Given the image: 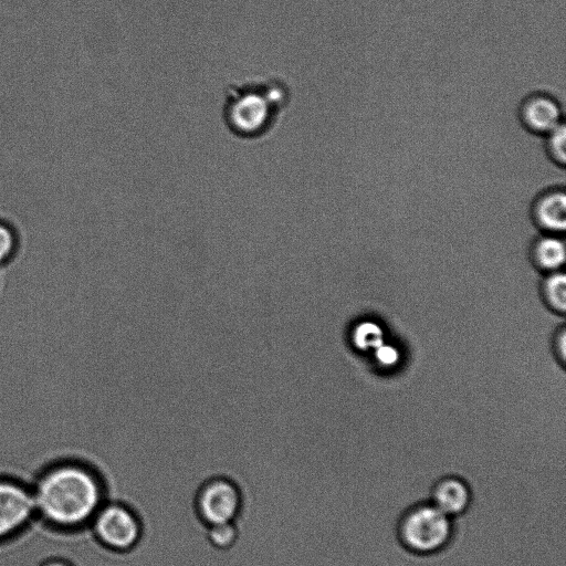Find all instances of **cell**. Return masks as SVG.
<instances>
[{"label":"cell","instance_id":"obj_5","mask_svg":"<svg viewBox=\"0 0 566 566\" xmlns=\"http://www.w3.org/2000/svg\"><path fill=\"white\" fill-rule=\"evenodd\" d=\"M243 508V496L232 480L215 478L205 482L196 496L197 515L207 527L235 522Z\"/></svg>","mask_w":566,"mask_h":566},{"label":"cell","instance_id":"obj_15","mask_svg":"<svg viewBox=\"0 0 566 566\" xmlns=\"http://www.w3.org/2000/svg\"><path fill=\"white\" fill-rule=\"evenodd\" d=\"M19 247V235L15 224L0 218V266L7 264L16 255Z\"/></svg>","mask_w":566,"mask_h":566},{"label":"cell","instance_id":"obj_14","mask_svg":"<svg viewBox=\"0 0 566 566\" xmlns=\"http://www.w3.org/2000/svg\"><path fill=\"white\" fill-rule=\"evenodd\" d=\"M207 528V539L217 550L232 549L238 541L239 533L235 522L216 524V526Z\"/></svg>","mask_w":566,"mask_h":566},{"label":"cell","instance_id":"obj_9","mask_svg":"<svg viewBox=\"0 0 566 566\" xmlns=\"http://www.w3.org/2000/svg\"><path fill=\"white\" fill-rule=\"evenodd\" d=\"M429 502L446 516L455 519L469 510L473 502V491L465 479L445 476L435 482Z\"/></svg>","mask_w":566,"mask_h":566},{"label":"cell","instance_id":"obj_2","mask_svg":"<svg viewBox=\"0 0 566 566\" xmlns=\"http://www.w3.org/2000/svg\"><path fill=\"white\" fill-rule=\"evenodd\" d=\"M291 102L290 83L279 76L230 83L222 120L227 131L240 141L264 140L276 130Z\"/></svg>","mask_w":566,"mask_h":566},{"label":"cell","instance_id":"obj_1","mask_svg":"<svg viewBox=\"0 0 566 566\" xmlns=\"http://www.w3.org/2000/svg\"><path fill=\"white\" fill-rule=\"evenodd\" d=\"M37 516L59 529L90 526L108 501L106 482L93 467L61 461L43 471L33 487Z\"/></svg>","mask_w":566,"mask_h":566},{"label":"cell","instance_id":"obj_16","mask_svg":"<svg viewBox=\"0 0 566 566\" xmlns=\"http://www.w3.org/2000/svg\"><path fill=\"white\" fill-rule=\"evenodd\" d=\"M552 350L555 359L565 368L566 364V330L561 326L553 335Z\"/></svg>","mask_w":566,"mask_h":566},{"label":"cell","instance_id":"obj_3","mask_svg":"<svg viewBox=\"0 0 566 566\" xmlns=\"http://www.w3.org/2000/svg\"><path fill=\"white\" fill-rule=\"evenodd\" d=\"M454 519L432 502L417 503L398 521L397 537L403 547L417 555H433L452 542Z\"/></svg>","mask_w":566,"mask_h":566},{"label":"cell","instance_id":"obj_7","mask_svg":"<svg viewBox=\"0 0 566 566\" xmlns=\"http://www.w3.org/2000/svg\"><path fill=\"white\" fill-rule=\"evenodd\" d=\"M518 119L524 130L543 138L564 123L559 101L545 92H534L524 98L518 109Z\"/></svg>","mask_w":566,"mask_h":566},{"label":"cell","instance_id":"obj_12","mask_svg":"<svg viewBox=\"0 0 566 566\" xmlns=\"http://www.w3.org/2000/svg\"><path fill=\"white\" fill-rule=\"evenodd\" d=\"M351 342L359 351L376 350L384 343V334L376 323L366 321L354 328L351 333Z\"/></svg>","mask_w":566,"mask_h":566},{"label":"cell","instance_id":"obj_13","mask_svg":"<svg viewBox=\"0 0 566 566\" xmlns=\"http://www.w3.org/2000/svg\"><path fill=\"white\" fill-rule=\"evenodd\" d=\"M544 149L549 160L559 167H564L566 163V129L565 124L554 129L544 136Z\"/></svg>","mask_w":566,"mask_h":566},{"label":"cell","instance_id":"obj_18","mask_svg":"<svg viewBox=\"0 0 566 566\" xmlns=\"http://www.w3.org/2000/svg\"><path fill=\"white\" fill-rule=\"evenodd\" d=\"M41 566H73L71 563L64 561V560H51L48 562H45L43 565Z\"/></svg>","mask_w":566,"mask_h":566},{"label":"cell","instance_id":"obj_6","mask_svg":"<svg viewBox=\"0 0 566 566\" xmlns=\"http://www.w3.org/2000/svg\"><path fill=\"white\" fill-rule=\"evenodd\" d=\"M36 516L33 490L22 482L0 478V541L14 537Z\"/></svg>","mask_w":566,"mask_h":566},{"label":"cell","instance_id":"obj_4","mask_svg":"<svg viewBox=\"0 0 566 566\" xmlns=\"http://www.w3.org/2000/svg\"><path fill=\"white\" fill-rule=\"evenodd\" d=\"M94 538L113 554L131 552L142 538L138 515L123 502L108 500L90 524Z\"/></svg>","mask_w":566,"mask_h":566},{"label":"cell","instance_id":"obj_8","mask_svg":"<svg viewBox=\"0 0 566 566\" xmlns=\"http://www.w3.org/2000/svg\"><path fill=\"white\" fill-rule=\"evenodd\" d=\"M531 220L547 235H563L566 228V196L563 187L544 190L533 199Z\"/></svg>","mask_w":566,"mask_h":566},{"label":"cell","instance_id":"obj_10","mask_svg":"<svg viewBox=\"0 0 566 566\" xmlns=\"http://www.w3.org/2000/svg\"><path fill=\"white\" fill-rule=\"evenodd\" d=\"M565 245L555 235H545L531 245L530 259L532 265L545 274L561 271L565 264Z\"/></svg>","mask_w":566,"mask_h":566},{"label":"cell","instance_id":"obj_17","mask_svg":"<svg viewBox=\"0 0 566 566\" xmlns=\"http://www.w3.org/2000/svg\"><path fill=\"white\" fill-rule=\"evenodd\" d=\"M375 358L377 362L384 366H393L397 363L400 354L391 345L381 344L379 348L375 350Z\"/></svg>","mask_w":566,"mask_h":566},{"label":"cell","instance_id":"obj_11","mask_svg":"<svg viewBox=\"0 0 566 566\" xmlns=\"http://www.w3.org/2000/svg\"><path fill=\"white\" fill-rule=\"evenodd\" d=\"M540 296L544 305L552 312L564 316L566 309V278L564 272L548 274L540 286Z\"/></svg>","mask_w":566,"mask_h":566}]
</instances>
